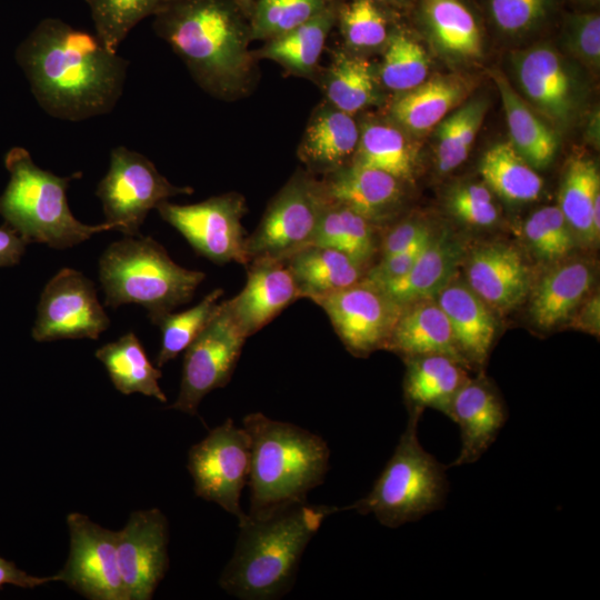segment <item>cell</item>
Segmentation results:
<instances>
[{
    "mask_svg": "<svg viewBox=\"0 0 600 600\" xmlns=\"http://www.w3.org/2000/svg\"><path fill=\"white\" fill-rule=\"evenodd\" d=\"M421 18L437 44L464 57L481 53L478 23L461 0H422Z\"/></svg>",
    "mask_w": 600,
    "mask_h": 600,
    "instance_id": "836d02e7",
    "label": "cell"
},
{
    "mask_svg": "<svg viewBox=\"0 0 600 600\" xmlns=\"http://www.w3.org/2000/svg\"><path fill=\"white\" fill-rule=\"evenodd\" d=\"M428 72V56L419 42L399 31L389 36L379 71L386 88L411 90L426 81Z\"/></svg>",
    "mask_w": 600,
    "mask_h": 600,
    "instance_id": "60d3db41",
    "label": "cell"
},
{
    "mask_svg": "<svg viewBox=\"0 0 600 600\" xmlns=\"http://www.w3.org/2000/svg\"><path fill=\"white\" fill-rule=\"evenodd\" d=\"M480 173L496 193L513 202L537 199L543 184L539 174L510 141L497 143L484 153Z\"/></svg>",
    "mask_w": 600,
    "mask_h": 600,
    "instance_id": "e575fe53",
    "label": "cell"
},
{
    "mask_svg": "<svg viewBox=\"0 0 600 600\" xmlns=\"http://www.w3.org/2000/svg\"><path fill=\"white\" fill-rule=\"evenodd\" d=\"M448 204L457 218L471 226L487 227L498 219L491 192L481 184H467L454 189Z\"/></svg>",
    "mask_w": 600,
    "mask_h": 600,
    "instance_id": "7dc6e473",
    "label": "cell"
},
{
    "mask_svg": "<svg viewBox=\"0 0 600 600\" xmlns=\"http://www.w3.org/2000/svg\"><path fill=\"white\" fill-rule=\"evenodd\" d=\"M330 0H254L250 14L251 40H270L320 13Z\"/></svg>",
    "mask_w": 600,
    "mask_h": 600,
    "instance_id": "7bdbcfd3",
    "label": "cell"
},
{
    "mask_svg": "<svg viewBox=\"0 0 600 600\" xmlns=\"http://www.w3.org/2000/svg\"><path fill=\"white\" fill-rule=\"evenodd\" d=\"M94 33L111 51L144 18L153 16L166 0H86Z\"/></svg>",
    "mask_w": 600,
    "mask_h": 600,
    "instance_id": "ab89813d",
    "label": "cell"
},
{
    "mask_svg": "<svg viewBox=\"0 0 600 600\" xmlns=\"http://www.w3.org/2000/svg\"><path fill=\"white\" fill-rule=\"evenodd\" d=\"M371 1H373L376 3H379V2H381V3H401L403 0H371Z\"/></svg>",
    "mask_w": 600,
    "mask_h": 600,
    "instance_id": "9f6ffc18",
    "label": "cell"
},
{
    "mask_svg": "<svg viewBox=\"0 0 600 600\" xmlns=\"http://www.w3.org/2000/svg\"><path fill=\"white\" fill-rule=\"evenodd\" d=\"M523 231L531 249L541 260L559 261L573 248L570 226L558 206H546L531 213Z\"/></svg>",
    "mask_w": 600,
    "mask_h": 600,
    "instance_id": "f6af8a7d",
    "label": "cell"
},
{
    "mask_svg": "<svg viewBox=\"0 0 600 600\" xmlns=\"http://www.w3.org/2000/svg\"><path fill=\"white\" fill-rule=\"evenodd\" d=\"M70 552L56 576L58 581L91 600H129L120 573L117 531L91 521L88 516H67Z\"/></svg>",
    "mask_w": 600,
    "mask_h": 600,
    "instance_id": "5bb4252c",
    "label": "cell"
},
{
    "mask_svg": "<svg viewBox=\"0 0 600 600\" xmlns=\"http://www.w3.org/2000/svg\"><path fill=\"white\" fill-rule=\"evenodd\" d=\"M351 163L384 171L400 181L413 172V157L402 132L387 123L368 122L360 128Z\"/></svg>",
    "mask_w": 600,
    "mask_h": 600,
    "instance_id": "8d00e7d4",
    "label": "cell"
},
{
    "mask_svg": "<svg viewBox=\"0 0 600 600\" xmlns=\"http://www.w3.org/2000/svg\"><path fill=\"white\" fill-rule=\"evenodd\" d=\"M96 357L107 369L114 388L123 393H141L160 402L167 396L159 386L161 370L154 367L140 340L128 332L113 342L106 343L96 351Z\"/></svg>",
    "mask_w": 600,
    "mask_h": 600,
    "instance_id": "1f68e13d",
    "label": "cell"
},
{
    "mask_svg": "<svg viewBox=\"0 0 600 600\" xmlns=\"http://www.w3.org/2000/svg\"><path fill=\"white\" fill-rule=\"evenodd\" d=\"M250 438L232 419L212 429L188 453V470L194 493L220 506L240 520L241 492L250 471Z\"/></svg>",
    "mask_w": 600,
    "mask_h": 600,
    "instance_id": "8fae6325",
    "label": "cell"
},
{
    "mask_svg": "<svg viewBox=\"0 0 600 600\" xmlns=\"http://www.w3.org/2000/svg\"><path fill=\"white\" fill-rule=\"evenodd\" d=\"M404 400L409 413L426 408L443 412L459 388L469 379L467 367L446 354H423L406 358Z\"/></svg>",
    "mask_w": 600,
    "mask_h": 600,
    "instance_id": "484cf974",
    "label": "cell"
},
{
    "mask_svg": "<svg viewBox=\"0 0 600 600\" xmlns=\"http://www.w3.org/2000/svg\"><path fill=\"white\" fill-rule=\"evenodd\" d=\"M600 199V177L596 164L576 159L568 167L559 194V209L569 226L587 241H594L592 210Z\"/></svg>",
    "mask_w": 600,
    "mask_h": 600,
    "instance_id": "f35d334b",
    "label": "cell"
},
{
    "mask_svg": "<svg viewBox=\"0 0 600 600\" xmlns=\"http://www.w3.org/2000/svg\"><path fill=\"white\" fill-rule=\"evenodd\" d=\"M436 296L467 366H483L496 334V321L489 306L468 284L453 278Z\"/></svg>",
    "mask_w": 600,
    "mask_h": 600,
    "instance_id": "44dd1931",
    "label": "cell"
},
{
    "mask_svg": "<svg viewBox=\"0 0 600 600\" xmlns=\"http://www.w3.org/2000/svg\"><path fill=\"white\" fill-rule=\"evenodd\" d=\"M99 278L106 306L137 303L153 314L189 302L206 273L176 263L151 237L124 236L102 253Z\"/></svg>",
    "mask_w": 600,
    "mask_h": 600,
    "instance_id": "8992f818",
    "label": "cell"
},
{
    "mask_svg": "<svg viewBox=\"0 0 600 600\" xmlns=\"http://www.w3.org/2000/svg\"><path fill=\"white\" fill-rule=\"evenodd\" d=\"M28 242L9 226L0 227V267L17 264Z\"/></svg>",
    "mask_w": 600,
    "mask_h": 600,
    "instance_id": "f5cc1de1",
    "label": "cell"
},
{
    "mask_svg": "<svg viewBox=\"0 0 600 600\" xmlns=\"http://www.w3.org/2000/svg\"><path fill=\"white\" fill-rule=\"evenodd\" d=\"M466 278L474 293L501 311L519 306L530 290L529 268L520 252L501 242L477 248L467 260Z\"/></svg>",
    "mask_w": 600,
    "mask_h": 600,
    "instance_id": "d6986e66",
    "label": "cell"
},
{
    "mask_svg": "<svg viewBox=\"0 0 600 600\" xmlns=\"http://www.w3.org/2000/svg\"><path fill=\"white\" fill-rule=\"evenodd\" d=\"M336 20L337 6L330 1L310 20L266 41L253 56L272 60L296 76L312 77Z\"/></svg>",
    "mask_w": 600,
    "mask_h": 600,
    "instance_id": "f1b7e54d",
    "label": "cell"
},
{
    "mask_svg": "<svg viewBox=\"0 0 600 600\" xmlns=\"http://www.w3.org/2000/svg\"><path fill=\"white\" fill-rule=\"evenodd\" d=\"M169 526L157 508L138 510L117 531L120 573L129 600H149L168 567Z\"/></svg>",
    "mask_w": 600,
    "mask_h": 600,
    "instance_id": "2e32d148",
    "label": "cell"
},
{
    "mask_svg": "<svg viewBox=\"0 0 600 600\" xmlns=\"http://www.w3.org/2000/svg\"><path fill=\"white\" fill-rule=\"evenodd\" d=\"M468 84L458 78L424 81L397 97L390 107L392 119L402 128L422 132L438 124L464 99Z\"/></svg>",
    "mask_w": 600,
    "mask_h": 600,
    "instance_id": "f546056e",
    "label": "cell"
},
{
    "mask_svg": "<svg viewBox=\"0 0 600 600\" xmlns=\"http://www.w3.org/2000/svg\"><path fill=\"white\" fill-rule=\"evenodd\" d=\"M461 256V246L456 239L447 232L433 234L406 274L376 286L402 308L421 299L434 298L453 278Z\"/></svg>",
    "mask_w": 600,
    "mask_h": 600,
    "instance_id": "cb8c5ba5",
    "label": "cell"
},
{
    "mask_svg": "<svg viewBox=\"0 0 600 600\" xmlns=\"http://www.w3.org/2000/svg\"><path fill=\"white\" fill-rule=\"evenodd\" d=\"M4 164L10 180L0 197V214L7 226L28 243L64 249L88 240L94 233L118 230L116 223L90 226L72 214L67 189L72 180L81 178V172L58 177L39 168L21 147H13L7 152Z\"/></svg>",
    "mask_w": 600,
    "mask_h": 600,
    "instance_id": "5b68a950",
    "label": "cell"
},
{
    "mask_svg": "<svg viewBox=\"0 0 600 600\" xmlns=\"http://www.w3.org/2000/svg\"><path fill=\"white\" fill-rule=\"evenodd\" d=\"M428 230L430 228L419 220H406L396 224L382 241L380 259L388 258L404 250Z\"/></svg>",
    "mask_w": 600,
    "mask_h": 600,
    "instance_id": "f907efd6",
    "label": "cell"
},
{
    "mask_svg": "<svg viewBox=\"0 0 600 600\" xmlns=\"http://www.w3.org/2000/svg\"><path fill=\"white\" fill-rule=\"evenodd\" d=\"M552 4L553 0H487L492 22L508 34L536 27L548 16Z\"/></svg>",
    "mask_w": 600,
    "mask_h": 600,
    "instance_id": "bcb514c9",
    "label": "cell"
},
{
    "mask_svg": "<svg viewBox=\"0 0 600 600\" xmlns=\"http://www.w3.org/2000/svg\"><path fill=\"white\" fill-rule=\"evenodd\" d=\"M486 110V101L472 100L441 122L437 148V163L441 172L456 169L467 159Z\"/></svg>",
    "mask_w": 600,
    "mask_h": 600,
    "instance_id": "b9f144b4",
    "label": "cell"
},
{
    "mask_svg": "<svg viewBox=\"0 0 600 600\" xmlns=\"http://www.w3.org/2000/svg\"><path fill=\"white\" fill-rule=\"evenodd\" d=\"M250 438V516L304 502L328 473L330 450L319 434L261 412L246 416Z\"/></svg>",
    "mask_w": 600,
    "mask_h": 600,
    "instance_id": "277c9868",
    "label": "cell"
},
{
    "mask_svg": "<svg viewBox=\"0 0 600 600\" xmlns=\"http://www.w3.org/2000/svg\"><path fill=\"white\" fill-rule=\"evenodd\" d=\"M246 339L221 301L217 314L184 350L179 394L169 408L196 416L201 400L230 381Z\"/></svg>",
    "mask_w": 600,
    "mask_h": 600,
    "instance_id": "7c38bea8",
    "label": "cell"
},
{
    "mask_svg": "<svg viewBox=\"0 0 600 600\" xmlns=\"http://www.w3.org/2000/svg\"><path fill=\"white\" fill-rule=\"evenodd\" d=\"M311 244L340 250L364 266L374 252L373 223L326 198Z\"/></svg>",
    "mask_w": 600,
    "mask_h": 600,
    "instance_id": "d590c367",
    "label": "cell"
},
{
    "mask_svg": "<svg viewBox=\"0 0 600 600\" xmlns=\"http://www.w3.org/2000/svg\"><path fill=\"white\" fill-rule=\"evenodd\" d=\"M420 413H409L399 442L369 493L342 510L373 514L386 527L413 522L444 506L449 483L446 467L418 438Z\"/></svg>",
    "mask_w": 600,
    "mask_h": 600,
    "instance_id": "52a82bcc",
    "label": "cell"
},
{
    "mask_svg": "<svg viewBox=\"0 0 600 600\" xmlns=\"http://www.w3.org/2000/svg\"><path fill=\"white\" fill-rule=\"evenodd\" d=\"M322 88L327 102L352 116L372 104L377 93L371 63L346 51L333 54Z\"/></svg>",
    "mask_w": 600,
    "mask_h": 600,
    "instance_id": "d6a6232c",
    "label": "cell"
},
{
    "mask_svg": "<svg viewBox=\"0 0 600 600\" xmlns=\"http://www.w3.org/2000/svg\"><path fill=\"white\" fill-rule=\"evenodd\" d=\"M320 182L327 199L352 209L373 224L391 216L402 196V181L353 163L324 174Z\"/></svg>",
    "mask_w": 600,
    "mask_h": 600,
    "instance_id": "ffe728a7",
    "label": "cell"
},
{
    "mask_svg": "<svg viewBox=\"0 0 600 600\" xmlns=\"http://www.w3.org/2000/svg\"><path fill=\"white\" fill-rule=\"evenodd\" d=\"M243 12L250 18L254 0H237Z\"/></svg>",
    "mask_w": 600,
    "mask_h": 600,
    "instance_id": "11a10c76",
    "label": "cell"
},
{
    "mask_svg": "<svg viewBox=\"0 0 600 600\" xmlns=\"http://www.w3.org/2000/svg\"><path fill=\"white\" fill-rule=\"evenodd\" d=\"M58 581L57 576L36 577L19 569L13 562L0 557V589L4 586L32 589L48 582Z\"/></svg>",
    "mask_w": 600,
    "mask_h": 600,
    "instance_id": "816d5d0a",
    "label": "cell"
},
{
    "mask_svg": "<svg viewBox=\"0 0 600 600\" xmlns=\"http://www.w3.org/2000/svg\"><path fill=\"white\" fill-rule=\"evenodd\" d=\"M109 324L93 282L80 271L63 268L41 292L31 334L39 342L98 339Z\"/></svg>",
    "mask_w": 600,
    "mask_h": 600,
    "instance_id": "4fadbf2b",
    "label": "cell"
},
{
    "mask_svg": "<svg viewBox=\"0 0 600 600\" xmlns=\"http://www.w3.org/2000/svg\"><path fill=\"white\" fill-rule=\"evenodd\" d=\"M222 294L223 290L217 288L186 311L148 314L161 331V347L156 360L159 368L177 358L202 332L219 311Z\"/></svg>",
    "mask_w": 600,
    "mask_h": 600,
    "instance_id": "74e56055",
    "label": "cell"
},
{
    "mask_svg": "<svg viewBox=\"0 0 600 600\" xmlns=\"http://www.w3.org/2000/svg\"><path fill=\"white\" fill-rule=\"evenodd\" d=\"M284 260L300 292L309 299L350 287L364 277L363 266L330 247L309 244Z\"/></svg>",
    "mask_w": 600,
    "mask_h": 600,
    "instance_id": "4316f807",
    "label": "cell"
},
{
    "mask_svg": "<svg viewBox=\"0 0 600 600\" xmlns=\"http://www.w3.org/2000/svg\"><path fill=\"white\" fill-rule=\"evenodd\" d=\"M346 44L352 49H373L388 41L387 19L371 0H350L337 7V20Z\"/></svg>",
    "mask_w": 600,
    "mask_h": 600,
    "instance_id": "ee69618b",
    "label": "cell"
},
{
    "mask_svg": "<svg viewBox=\"0 0 600 600\" xmlns=\"http://www.w3.org/2000/svg\"><path fill=\"white\" fill-rule=\"evenodd\" d=\"M311 301L322 308L344 347L358 357L386 348L402 310L378 286L363 279Z\"/></svg>",
    "mask_w": 600,
    "mask_h": 600,
    "instance_id": "9a60e30c",
    "label": "cell"
},
{
    "mask_svg": "<svg viewBox=\"0 0 600 600\" xmlns=\"http://www.w3.org/2000/svg\"><path fill=\"white\" fill-rule=\"evenodd\" d=\"M500 92L511 144L532 167L544 168L557 151L553 131L520 98L500 71L492 74Z\"/></svg>",
    "mask_w": 600,
    "mask_h": 600,
    "instance_id": "4dcf8cb0",
    "label": "cell"
},
{
    "mask_svg": "<svg viewBox=\"0 0 600 600\" xmlns=\"http://www.w3.org/2000/svg\"><path fill=\"white\" fill-rule=\"evenodd\" d=\"M446 414L458 424L461 438L459 454L448 467L478 461L508 420L501 397L483 377L469 378L453 396Z\"/></svg>",
    "mask_w": 600,
    "mask_h": 600,
    "instance_id": "e0dca14e",
    "label": "cell"
},
{
    "mask_svg": "<svg viewBox=\"0 0 600 600\" xmlns=\"http://www.w3.org/2000/svg\"><path fill=\"white\" fill-rule=\"evenodd\" d=\"M192 192L190 187L173 186L143 154L119 146L111 150L109 170L96 194L106 222L116 223L124 236H138L150 210L170 197Z\"/></svg>",
    "mask_w": 600,
    "mask_h": 600,
    "instance_id": "9c48e42d",
    "label": "cell"
},
{
    "mask_svg": "<svg viewBox=\"0 0 600 600\" xmlns=\"http://www.w3.org/2000/svg\"><path fill=\"white\" fill-rule=\"evenodd\" d=\"M386 349L404 358L446 354L469 368L461 357L450 322L433 298H426L402 308Z\"/></svg>",
    "mask_w": 600,
    "mask_h": 600,
    "instance_id": "603a6c76",
    "label": "cell"
},
{
    "mask_svg": "<svg viewBox=\"0 0 600 600\" xmlns=\"http://www.w3.org/2000/svg\"><path fill=\"white\" fill-rule=\"evenodd\" d=\"M568 47L582 60L598 66L600 59V17L597 13L573 14L566 22Z\"/></svg>",
    "mask_w": 600,
    "mask_h": 600,
    "instance_id": "c3c4849f",
    "label": "cell"
},
{
    "mask_svg": "<svg viewBox=\"0 0 600 600\" xmlns=\"http://www.w3.org/2000/svg\"><path fill=\"white\" fill-rule=\"evenodd\" d=\"M152 17L154 32L203 90L224 100L249 92L257 59L249 17L237 0H166Z\"/></svg>",
    "mask_w": 600,
    "mask_h": 600,
    "instance_id": "7a4b0ae2",
    "label": "cell"
},
{
    "mask_svg": "<svg viewBox=\"0 0 600 600\" xmlns=\"http://www.w3.org/2000/svg\"><path fill=\"white\" fill-rule=\"evenodd\" d=\"M593 283V271L584 260H572L550 269L531 293L529 312L533 322L550 329L568 320Z\"/></svg>",
    "mask_w": 600,
    "mask_h": 600,
    "instance_id": "d4e9b609",
    "label": "cell"
},
{
    "mask_svg": "<svg viewBox=\"0 0 600 600\" xmlns=\"http://www.w3.org/2000/svg\"><path fill=\"white\" fill-rule=\"evenodd\" d=\"M338 511V507L304 501L263 516L246 513L238 520L236 548L220 576V587L244 600H269L286 594L292 588L310 540L323 520Z\"/></svg>",
    "mask_w": 600,
    "mask_h": 600,
    "instance_id": "3957f363",
    "label": "cell"
},
{
    "mask_svg": "<svg viewBox=\"0 0 600 600\" xmlns=\"http://www.w3.org/2000/svg\"><path fill=\"white\" fill-rule=\"evenodd\" d=\"M16 57L40 107L69 121L110 112L122 94L129 66L96 33L56 18L41 20Z\"/></svg>",
    "mask_w": 600,
    "mask_h": 600,
    "instance_id": "6da1fadb",
    "label": "cell"
},
{
    "mask_svg": "<svg viewBox=\"0 0 600 600\" xmlns=\"http://www.w3.org/2000/svg\"><path fill=\"white\" fill-rule=\"evenodd\" d=\"M432 237L433 233L430 229L404 250L380 259L376 266L366 272L363 280L373 284H382L402 277L412 268Z\"/></svg>",
    "mask_w": 600,
    "mask_h": 600,
    "instance_id": "681fc988",
    "label": "cell"
},
{
    "mask_svg": "<svg viewBox=\"0 0 600 600\" xmlns=\"http://www.w3.org/2000/svg\"><path fill=\"white\" fill-rule=\"evenodd\" d=\"M247 266L243 289L226 303L248 338L300 299V292L284 260L258 259Z\"/></svg>",
    "mask_w": 600,
    "mask_h": 600,
    "instance_id": "ac0fdd59",
    "label": "cell"
},
{
    "mask_svg": "<svg viewBox=\"0 0 600 600\" xmlns=\"http://www.w3.org/2000/svg\"><path fill=\"white\" fill-rule=\"evenodd\" d=\"M574 326L592 334H599L600 301L598 293L590 297L580 309L578 318L574 319Z\"/></svg>",
    "mask_w": 600,
    "mask_h": 600,
    "instance_id": "db71d44e",
    "label": "cell"
},
{
    "mask_svg": "<svg viewBox=\"0 0 600 600\" xmlns=\"http://www.w3.org/2000/svg\"><path fill=\"white\" fill-rule=\"evenodd\" d=\"M324 202L321 182L310 171L298 169L270 201L254 231L247 236L249 262L284 259L311 244Z\"/></svg>",
    "mask_w": 600,
    "mask_h": 600,
    "instance_id": "ba28073f",
    "label": "cell"
},
{
    "mask_svg": "<svg viewBox=\"0 0 600 600\" xmlns=\"http://www.w3.org/2000/svg\"><path fill=\"white\" fill-rule=\"evenodd\" d=\"M360 136L352 114L324 101L312 112L299 144V159L311 173L328 174L352 160Z\"/></svg>",
    "mask_w": 600,
    "mask_h": 600,
    "instance_id": "7402d4cb",
    "label": "cell"
},
{
    "mask_svg": "<svg viewBox=\"0 0 600 600\" xmlns=\"http://www.w3.org/2000/svg\"><path fill=\"white\" fill-rule=\"evenodd\" d=\"M156 209L200 256L217 264L249 263L247 236L241 224L248 208L240 193L227 192L182 206L164 200Z\"/></svg>",
    "mask_w": 600,
    "mask_h": 600,
    "instance_id": "30bf717a",
    "label": "cell"
},
{
    "mask_svg": "<svg viewBox=\"0 0 600 600\" xmlns=\"http://www.w3.org/2000/svg\"><path fill=\"white\" fill-rule=\"evenodd\" d=\"M518 79L526 96L547 116L564 120L572 109V84L559 56L547 47L522 54Z\"/></svg>",
    "mask_w": 600,
    "mask_h": 600,
    "instance_id": "83f0119b",
    "label": "cell"
}]
</instances>
